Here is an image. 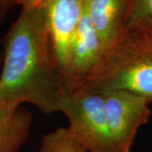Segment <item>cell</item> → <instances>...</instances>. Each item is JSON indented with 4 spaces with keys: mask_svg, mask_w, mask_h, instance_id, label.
Listing matches in <instances>:
<instances>
[{
    "mask_svg": "<svg viewBox=\"0 0 152 152\" xmlns=\"http://www.w3.org/2000/svg\"><path fill=\"white\" fill-rule=\"evenodd\" d=\"M3 48L0 102L32 104L45 113L60 112L69 91L49 37L43 5L22 7Z\"/></svg>",
    "mask_w": 152,
    "mask_h": 152,
    "instance_id": "6da1fadb",
    "label": "cell"
},
{
    "mask_svg": "<svg viewBox=\"0 0 152 152\" xmlns=\"http://www.w3.org/2000/svg\"><path fill=\"white\" fill-rule=\"evenodd\" d=\"M98 93L123 91L152 102V39L142 31H126L105 48L80 88Z\"/></svg>",
    "mask_w": 152,
    "mask_h": 152,
    "instance_id": "7a4b0ae2",
    "label": "cell"
},
{
    "mask_svg": "<svg viewBox=\"0 0 152 152\" xmlns=\"http://www.w3.org/2000/svg\"><path fill=\"white\" fill-rule=\"evenodd\" d=\"M60 112L69 121V129L87 152H116L102 93L79 88L68 94Z\"/></svg>",
    "mask_w": 152,
    "mask_h": 152,
    "instance_id": "3957f363",
    "label": "cell"
},
{
    "mask_svg": "<svg viewBox=\"0 0 152 152\" xmlns=\"http://www.w3.org/2000/svg\"><path fill=\"white\" fill-rule=\"evenodd\" d=\"M102 94L116 152H131L138 131L151 116V102L146 98L123 91Z\"/></svg>",
    "mask_w": 152,
    "mask_h": 152,
    "instance_id": "277c9868",
    "label": "cell"
},
{
    "mask_svg": "<svg viewBox=\"0 0 152 152\" xmlns=\"http://www.w3.org/2000/svg\"><path fill=\"white\" fill-rule=\"evenodd\" d=\"M85 4L86 0H46L42 4L51 42L65 80L69 48L83 15Z\"/></svg>",
    "mask_w": 152,
    "mask_h": 152,
    "instance_id": "5b68a950",
    "label": "cell"
},
{
    "mask_svg": "<svg viewBox=\"0 0 152 152\" xmlns=\"http://www.w3.org/2000/svg\"><path fill=\"white\" fill-rule=\"evenodd\" d=\"M102 51V45L88 15L86 0L83 15L69 52L66 69L69 93L80 87L82 82L97 63Z\"/></svg>",
    "mask_w": 152,
    "mask_h": 152,
    "instance_id": "8992f818",
    "label": "cell"
},
{
    "mask_svg": "<svg viewBox=\"0 0 152 152\" xmlns=\"http://www.w3.org/2000/svg\"><path fill=\"white\" fill-rule=\"evenodd\" d=\"M86 9L103 50L126 31V0H86Z\"/></svg>",
    "mask_w": 152,
    "mask_h": 152,
    "instance_id": "52a82bcc",
    "label": "cell"
},
{
    "mask_svg": "<svg viewBox=\"0 0 152 152\" xmlns=\"http://www.w3.org/2000/svg\"><path fill=\"white\" fill-rule=\"evenodd\" d=\"M31 124V115L21 105L0 102V152H19Z\"/></svg>",
    "mask_w": 152,
    "mask_h": 152,
    "instance_id": "ba28073f",
    "label": "cell"
},
{
    "mask_svg": "<svg viewBox=\"0 0 152 152\" xmlns=\"http://www.w3.org/2000/svg\"><path fill=\"white\" fill-rule=\"evenodd\" d=\"M39 152H87V151L68 127H60L43 136Z\"/></svg>",
    "mask_w": 152,
    "mask_h": 152,
    "instance_id": "9c48e42d",
    "label": "cell"
},
{
    "mask_svg": "<svg viewBox=\"0 0 152 152\" xmlns=\"http://www.w3.org/2000/svg\"><path fill=\"white\" fill-rule=\"evenodd\" d=\"M126 31H152V0H126Z\"/></svg>",
    "mask_w": 152,
    "mask_h": 152,
    "instance_id": "30bf717a",
    "label": "cell"
},
{
    "mask_svg": "<svg viewBox=\"0 0 152 152\" xmlns=\"http://www.w3.org/2000/svg\"><path fill=\"white\" fill-rule=\"evenodd\" d=\"M0 1L10 6L14 5V4H20L22 7H24V6L29 5L32 0H0Z\"/></svg>",
    "mask_w": 152,
    "mask_h": 152,
    "instance_id": "8fae6325",
    "label": "cell"
},
{
    "mask_svg": "<svg viewBox=\"0 0 152 152\" xmlns=\"http://www.w3.org/2000/svg\"><path fill=\"white\" fill-rule=\"evenodd\" d=\"M10 6L8 5V4H6L4 3H3V2L0 1V20H1L2 16L5 14L7 9L10 8Z\"/></svg>",
    "mask_w": 152,
    "mask_h": 152,
    "instance_id": "7c38bea8",
    "label": "cell"
},
{
    "mask_svg": "<svg viewBox=\"0 0 152 152\" xmlns=\"http://www.w3.org/2000/svg\"><path fill=\"white\" fill-rule=\"evenodd\" d=\"M44 1L46 0H32L31 3L27 6H31V5H39V4H42L43 3Z\"/></svg>",
    "mask_w": 152,
    "mask_h": 152,
    "instance_id": "4fadbf2b",
    "label": "cell"
},
{
    "mask_svg": "<svg viewBox=\"0 0 152 152\" xmlns=\"http://www.w3.org/2000/svg\"><path fill=\"white\" fill-rule=\"evenodd\" d=\"M2 64H3V54L0 53V73H1V69H2Z\"/></svg>",
    "mask_w": 152,
    "mask_h": 152,
    "instance_id": "5bb4252c",
    "label": "cell"
},
{
    "mask_svg": "<svg viewBox=\"0 0 152 152\" xmlns=\"http://www.w3.org/2000/svg\"><path fill=\"white\" fill-rule=\"evenodd\" d=\"M145 31L146 33H148V35H149L152 39V31Z\"/></svg>",
    "mask_w": 152,
    "mask_h": 152,
    "instance_id": "9a60e30c",
    "label": "cell"
}]
</instances>
